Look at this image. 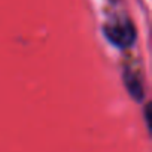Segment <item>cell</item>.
Returning a JSON list of instances; mask_svg holds the SVG:
<instances>
[{"label":"cell","instance_id":"6da1fadb","mask_svg":"<svg viewBox=\"0 0 152 152\" xmlns=\"http://www.w3.org/2000/svg\"><path fill=\"white\" fill-rule=\"evenodd\" d=\"M103 31L107 40L118 48H130L136 40L134 26L125 17H115L113 20H109Z\"/></svg>","mask_w":152,"mask_h":152},{"label":"cell","instance_id":"7a4b0ae2","mask_svg":"<svg viewBox=\"0 0 152 152\" xmlns=\"http://www.w3.org/2000/svg\"><path fill=\"white\" fill-rule=\"evenodd\" d=\"M124 84H125V88L128 90V93L136 100L143 99V85H142V79H140L139 73L133 72L131 69H127L124 72Z\"/></svg>","mask_w":152,"mask_h":152}]
</instances>
